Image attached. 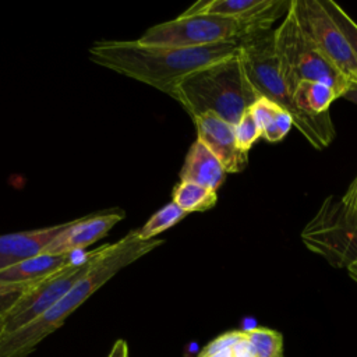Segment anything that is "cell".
<instances>
[{"instance_id": "277c9868", "label": "cell", "mask_w": 357, "mask_h": 357, "mask_svg": "<svg viewBox=\"0 0 357 357\" xmlns=\"http://www.w3.org/2000/svg\"><path fill=\"white\" fill-rule=\"evenodd\" d=\"M240 57L245 75L258 93L266 98L282 109H284L293 119V126L317 148L324 149L335 137V127L329 112L314 116L298 110L294 105L293 96L283 81L276 52H275V31H265L240 42Z\"/></svg>"}, {"instance_id": "8992f818", "label": "cell", "mask_w": 357, "mask_h": 357, "mask_svg": "<svg viewBox=\"0 0 357 357\" xmlns=\"http://www.w3.org/2000/svg\"><path fill=\"white\" fill-rule=\"evenodd\" d=\"M275 52L279 73L291 96L301 81H319L332 86L339 96L350 82L307 36L291 6L275 29Z\"/></svg>"}, {"instance_id": "30bf717a", "label": "cell", "mask_w": 357, "mask_h": 357, "mask_svg": "<svg viewBox=\"0 0 357 357\" xmlns=\"http://www.w3.org/2000/svg\"><path fill=\"white\" fill-rule=\"evenodd\" d=\"M124 218V211L113 209L75 219L70 222V225L45 247L42 254L73 255V252L82 250L93 244L96 240L105 237L106 233Z\"/></svg>"}, {"instance_id": "d4e9b609", "label": "cell", "mask_w": 357, "mask_h": 357, "mask_svg": "<svg viewBox=\"0 0 357 357\" xmlns=\"http://www.w3.org/2000/svg\"><path fill=\"white\" fill-rule=\"evenodd\" d=\"M342 202L349 212L357 215V177L353 180L346 194L342 197Z\"/></svg>"}, {"instance_id": "e0dca14e", "label": "cell", "mask_w": 357, "mask_h": 357, "mask_svg": "<svg viewBox=\"0 0 357 357\" xmlns=\"http://www.w3.org/2000/svg\"><path fill=\"white\" fill-rule=\"evenodd\" d=\"M337 98L340 96L332 86L319 81H301L293 92L296 107L314 116L326 113L331 103Z\"/></svg>"}, {"instance_id": "5b68a950", "label": "cell", "mask_w": 357, "mask_h": 357, "mask_svg": "<svg viewBox=\"0 0 357 357\" xmlns=\"http://www.w3.org/2000/svg\"><path fill=\"white\" fill-rule=\"evenodd\" d=\"M290 1L278 0L266 14L252 20L222 17L213 14L178 15L176 20L151 26L138 39L145 45L172 47H197L222 42H241L259 32L271 31L272 24L286 14Z\"/></svg>"}, {"instance_id": "7402d4cb", "label": "cell", "mask_w": 357, "mask_h": 357, "mask_svg": "<svg viewBox=\"0 0 357 357\" xmlns=\"http://www.w3.org/2000/svg\"><path fill=\"white\" fill-rule=\"evenodd\" d=\"M234 134H236V141H237L238 148L245 153H248L252 144L259 137H262L261 128L257 124L251 109H247L243 113V116L240 117V120L234 126Z\"/></svg>"}, {"instance_id": "9c48e42d", "label": "cell", "mask_w": 357, "mask_h": 357, "mask_svg": "<svg viewBox=\"0 0 357 357\" xmlns=\"http://www.w3.org/2000/svg\"><path fill=\"white\" fill-rule=\"evenodd\" d=\"M291 6L298 24L326 60L349 78V81L357 82V63L351 47L321 1L291 0Z\"/></svg>"}, {"instance_id": "484cf974", "label": "cell", "mask_w": 357, "mask_h": 357, "mask_svg": "<svg viewBox=\"0 0 357 357\" xmlns=\"http://www.w3.org/2000/svg\"><path fill=\"white\" fill-rule=\"evenodd\" d=\"M107 357H128V346H127L126 340L124 339H117L113 343Z\"/></svg>"}, {"instance_id": "ba28073f", "label": "cell", "mask_w": 357, "mask_h": 357, "mask_svg": "<svg viewBox=\"0 0 357 357\" xmlns=\"http://www.w3.org/2000/svg\"><path fill=\"white\" fill-rule=\"evenodd\" d=\"M103 247L105 245L98 247L92 252H88L81 261H73L56 273L29 287L8 312L0 335L18 331L53 307L77 282H79L89 272Z\"/></svg>"}, {"instance_id": "44dd1931", "label": "cell", "mask_w": 357, "mask_h": 357, "mask_svg": "<svg viewBox=\"0 0 357 357\" xmlns=\"http://www.w3.org/2000/svg\"><path fill=\"white\" fill-rule=\"evenodd\" d=\"M319 1L326 10V13L329 14V17L333 20V22L337 25V28L342 31L344 38L347 39L357 63V24L335 1L332 0H319Z\"/></svg>"}, {"instance_id": "4316f807", "label": "cell", "mask_w": 357, "mask_h": 357, "mask_svg": "<svg viewBox=\"0 0 357 357\" xmlns=\"http://www.w3.org/2000/svg\"><path fill=\"white\" fill-rule=\"evenodd\" d=\"M340 98H343L346 100H350V102L357 105V82L356 81H350L347 84L346 89L342 92Z\"/></svg>"}, {"instance_id": "603a6c76", "label": "cell", "mask_w": 357, "mask_h": 357, "mask_svg": "<svg viewBox=\"0 0 357 357\" xmlns=\"http://www.w3.org/2000/svg\"><path fill=\"white\" fill-rule=\"evenodd\" d=\"M39 282V280H38ZM38 282H28V283H11L0 280V333L3 331L4 321L8 312L13 310L15 303L20 297L35 283Z\"/></svg>"}, {"instance_id": "ac0fdd59", "label": "cell", "mask_w": 357, "mask_h": 357, "mask_svg": "<svg viewBox=\"0 0 357 357\" xmlns=\"http://www.w3.org/2000/svg\"><path fill=\"white\" fill-rule=\"evenodd\" d=\"M216 201V191L208 190L191 181H180L173 190V202H176L187 213L211 209L215 206Z\"/></svg>"}, {"instance_id": "83f0119b", "label": "cell", "mask_w": 357, "mask_h": 357, "mask_svg": "<svg viewBox=\"0 0 357 357\" xmlns=\"http://www.w3.org/2000/svg\"><path fill=\"white\" fill-rule=\"evenodd\" d=\"M347 272H349V276L357 283V261L353 262V264L347 268Z\"/></svg>"}, {"instance_id": "9a60e30c", "label": "cell", "mask_w": 357, "mask_h": 357, "mask_svg": "<svg viewBox=\"0 0 357 357\" xmlns=\"http://www.w3.org/2000/svg\"><path fill=\"white\" fill-rule=\"evenodd\" d=\"M73 262V257L53 255V254H39L33 258L25 259L17 265H13L7 269L0 271V280L11 282V283H28L42 280L66 265Z\"/></svg>"}, {"instance_id": "5bb4252c", "label": "cell", "mask_w": 357, "mask_h": 357, "mask_svg": "<svg viewBox=\"0 0 357 357\" xmlns=\"http://www.w3.org/2000/svg\"><path fill=\"white\" fill-rule=\"evenodd\" d=\"M278 0H199L187 8L181 15L213 14L241 20L262 17L276 6Z\"/></svg>"}, {"instance_id": "7a4b0ae2", "label": "cell", "mask_w": 357, "mask_h": 357, "mask_svg": "<svg viewBox=\"0 0 357 357\" xmlns=\"http://www.w3.org/2000/svg\"><path fill=\"white\" fill-rule=\"evenodd\" d=\"M163 240L142 241L131 230L114 244H106L89 272L77 282L53 307L15 332L0 335V357H26L50 333L59 329L84 301L109 282L117 272L135 262Z\"/></svg>"}, {"instance_id": "4fadbf2b", "label": "cell", "mask_w": 357, "mask_h": 357, "mask_svg": "<svg viewBox=\"0 0 357 357\" xmlns=\"http://www.w3.org/2000/svg\"><path fill=\"white\" fill-rule=\"evenodd\" d=\"M225 177L226 170L219 159L199 139H197L191 145L181 167V181H191L216 191L225 181Z\"/></svg>"}, {"instance_id": "ffe728a7", "label": "cell", "mask_w": 357, "mask_h": 357, "mask_svg": "<svg viewBox=\"0 0 357 357\" xmlns=\"http://www.w3.org/2000/svg\"><path fill=\"white\" fill-rule=\"evenodd\" d=\"M185 215H188L184 209H181L176 202H169L159 211H156L145 223L142 227L135 230L137 236L142 241L153 240L156 234H160L162 231L167 230L169 227L178 223Z\"/></svg>"}, {"instance_id": "d6986e66", "label": "cell", "mask_w": 357, "mask_h": 357, "mask_svg": "<svg viewBox=\"0 0 357 357\" xmlns=\"http://www.w3.org/2000/svg\"><path fill=\"white\" fill-rule=\"evenodd\" d=\"M254 357H283V336L278 331L257 326L244 331Z\"/></svg>"}, {"instance_id": "6da1fadb", "label": "cell", "mask_w": 357, "mask_h": 357, "mask_svg": "<svg viewBox=\"0 0 357 357\" xmlns=\"http://www.w3.org/2000/svg\"><path fill=\"white\" fill-rule=\"evenodd\" d=\"M238 42L197 47L145 45L139 40H105L89 47L96 64L151 85L177 100V84L187 75L234 56Z\"/></svg>"}, {"instance_id": "52a82bcc", "label": "cell", "mask_w": 357, "mask_h": 357, "mask_svg": "<svg viewBox=\"0 0 357 357\" xmlns=\"http://www.w3.org/2000/svg\"><path fill=\"white\" fill-rule=\"evenodd\" d=\"M304 245L336 268L357 261V215L349 212L342 198L329 195L301 231Z\"/></svg>"}, {"instance_id": "2e32d148", "label": "cell", "mask_w": 357, "mask_h": 357, "mask_svg": "<svg viewBox=\"0 0 357 357\" xmlns=\"http://www.w3.org/2000/svg\"><path fill=\"white\" fill-rule=\"evenodd\" d=\"M250 109L261 128L262 137L269 142L280 141L293 127L291 116L279 105L266 98L259 96Z\"/></svg>"}, {"instance_id": "7c38bea8", "label": "cell", "mask_w": 357, "mask_h": 357, "mask_svg": "<svg viewBox=\"0 0 357 357\" xmlns=\"http://www.w3.org/2000/svg\"><path fill=\"white\" fill-rule=\"evenodd\" d=\"M70 222L54 226L26 230L18 233H8L0 236V271L17 265L25 259L33 258L45 250V247L59 236Z\"/></svg>"}, {"instance_id": "8fae6325", "label": "cell", "mask_w": 357, "mask_h": 357, "mask_svg": "<svg viewBox=\"0 0 357 357\" xmlns=\"http://www.w3.org/2000/svg\"><path fill=\"white\" fill-rule=\"evenodd\" d=\"M192 120L197 127V139L219 159L226 173H237L247 166L248 153L238 148L233 124L212 113L197 116Z\"/></svg>"}, {"instance_id": "cb8c5ba5", "label": "cell", "mask_w": 357, "mask_h": 357, "mask_svg": "<svg viewBox=\"0 0 357 357\" xmlns=\"http://www.w3.org/2000/svg\"><path fill=\"white\" fill-rule=\"evenodd\" d=\"M244 336V331H230L226 332L216 339H213L211 343H208L199 353L198 357H211L212 354L227 349V347H234Z\"/></svg>"}, {"instance_id": "3957f363", "label": "cell", "mask_w": 357, "mask_h": 357, "mask_svg": "<svg viewBox=\"0 0 357 357\" xmlns=\"http://www.w3.org/2000/svg\"><path fill=\"white\" fill-rule=\"evenodd\" d=\"M258 98L245 75L240 50L184 77L177 84V100L192 119L212 113L233 126Z\"/></svg>"}]
</instances>
